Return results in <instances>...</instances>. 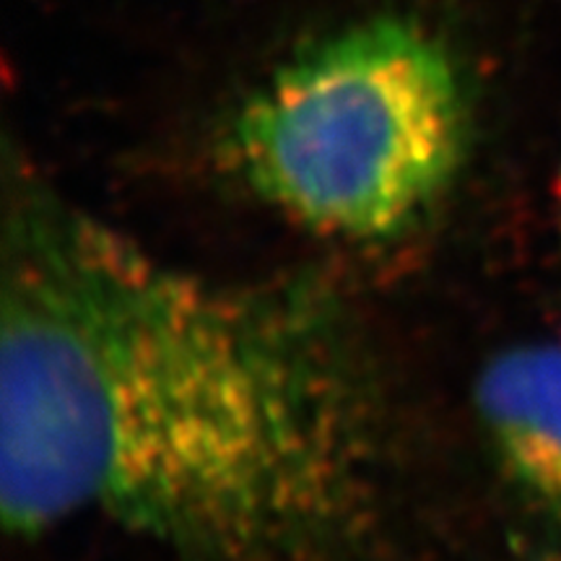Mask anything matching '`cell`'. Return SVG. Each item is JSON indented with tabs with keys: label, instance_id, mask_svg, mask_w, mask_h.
<instances>
[{
	"label": "cell",
	"instance_id": "1",
	"mask_svg": "<svg viewBox=\"0 0 561 561\" xmlns=\"http://www.w3.org/2000/svg\"><path fill=\"white\" fill-rule=\"evenodd\" d=\"M380 403L310 278L159 255L19 172L0 263V512L96 517L201 561H278L356 520Z\"/></svg>",
	"mask_w": 561,
	"mask_h": 561
},
{
	"label": "cell",
	"instance_id": "2",
	"mask_svg": "<svg viewBox=\"0 0 561 561\" xmlns=\"http://www.w3.org/2000/svg\"><path fill=\"white\" fill-rule=\"evenodd\" d=\"M471 100L437 34L371 16L314 39L231 112L224 151L265 206L331 240L421 227L471 149Z\"/></svg>",
	"mask_w": 561,
	"mask_h": 561
},
{
	"label": "cell",
	"instance_id": "3",
	"mask_svg": "<svg viewBox=\"0 0 561 561\" xmlns=\"http://www.w3.org/2000/svg\"><path fill=\"white\" fill-rule=\"evenodd\" d=\"M473 403L502 473L561 525V341L496 351L476 377Z\"/></svg>",
	"mask_w": 561,
	"mask_h": 561
},
{
	"label": "cell",
	"instance_id": "4",
	"mask_svg": "<svg viewBox=\"0 0 561 561\" xmlns=\"http://www.w3.org/2000/svg\"><path fill=\"white\" fill-rule=\"evenodd\" d=\"M557 203H559V214H561V164H559V180H557Z\"/></svg>",
	"mask_w": 561,
	"mask_h": 561
},
{
	"label": "cell",
	"instance_id": "5",
	"mask_svg": "<svg viewBox=\"0 0 561 561\" xmlns=\"http://www.w3.org/2000/svg\"><path fill=\"white\" fill-rule=\"evenodd\" d=\"M559 341H561V335H559Z\"/></svg>",
	"mask_w": 561,
	"mask_h": 561
}]
</instances>
